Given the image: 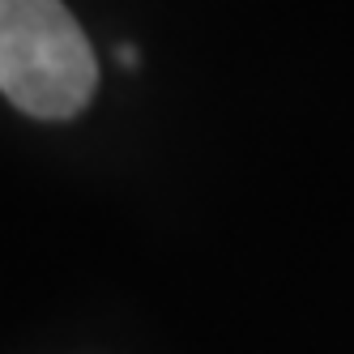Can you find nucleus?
<instances>
[{"label": "nucleus", "instance_id": "1", "mask_svg": "<svg viewBox=\"0 0 354 354\" xmlns=\"http://www.w3.org/2000/svg\"><path fill=\"white\" fill-rule=\"evenodd\" d=\"M98 86L86 30L60 0H0V94L35 120L77 115Z\"/></svg>", "mask_w": 354, "mask_h": 354}, {"label": "nucleus", "instance_id": "2", "mask_svg": "<svg viewBox=\"0 0 354 354\" xmlns=\"http://www.w3.org/2000/svg\"><path fill=\"white\" fill-rule=\"evenodd\" d=\"M115 56H120V64H137V52H133V47H120Z\"/></svg>", "mask_w": 354, "mask_h": 354}]
</instances>
